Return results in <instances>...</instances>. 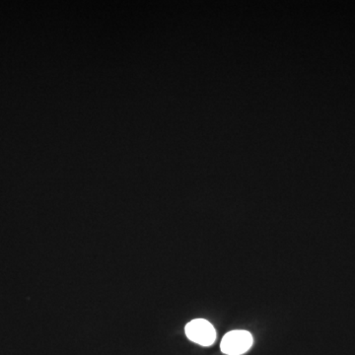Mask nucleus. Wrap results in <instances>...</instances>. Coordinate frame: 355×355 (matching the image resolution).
<instances>
[{"instance_id":"obj_2","label":"nucleus","mask_w":355,"mask_h":355,"mask_svg":"<svg viewBox=\"0 0 355 355\" xmlns=\"http://www.w3.org/2000/svg\"><path fill=\"white\" fill-rule=\"evenodd\" d=\"M186 335L191 342L202 347H209L216 340V329L209 321L203 319L193 320L187 324Z\"/></svg>"},{"instance_id":"obj_1","label":"nucleus","mask_w":355,"mask_h":355,"mask_svg":"<svg viewBox=\"0 0 355 355\" xmlns=\"http://www.w3.org/2000/svg\"><path fill=\"white\" fill-rule=\"evenodd\" d=\"M253 336L247 331H229L221 340L220 349L224 354L241 355L253 345Z\"/></svg>"}]
</instances>
